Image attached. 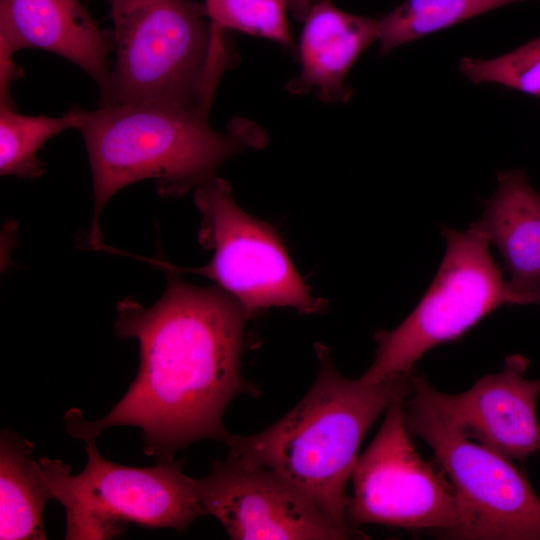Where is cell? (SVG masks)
Instances as JSON below:
<instances>
[{"label": "cell", "instance_id": "1", "mask_svg": "<svg viewBox=\"0 0 540 540\" xmlns=\"http://www.w3.org/2000/svg\"><path fill=\"white\" fill-rule=\"evenodd\" d=\"M167 272L161 298L145 308L133 297L116 305V334L138 340L140 365L129 389L100 420L78 409L64 420L70 435L95 441L106 428L142 430L144 451L158 462L202 439L225 441L224 410L240 393L254 394L241 375L248 319L238 302L217 285L198 287Z\"/></svg>", "mask_w": 540, "mask_h": 540}, {"label": "cell", "instance_id": "2", "mask_svg": "<svg viewBox=\"0 0 540 540\" xmlns=\"http://www.w3.org/2000/svg\"><path fill=\"white\" fill-rule=\"evenodd\" d=\"M318 376L282 419L250 436L231 434L228 457L268 468L310 497L337 526H349L346 487L360 444L373 422L393 402L413 391L411 375L365 384L343 377L328 348L316 344Z\"/></svg>", "mask_w": 540, "mask_h": 540}, {"label": "cell", "instance_id": "3", "mask_svg": "<svg viewBox=\"0 0 540 540\" xmlns=\"http://www.w3.org/2000/svg\"><path fill=\"white\" fill-rule=\"evenodd\" d=\"M92 172L94 211L88 244L103 250L100 216L106 203L129 184L154 179L165 197H179L215 176L227 159L266 142L255 124L235 118L225 131L207 118L170 107L145 104L78 108Z\"/></svg>", "mask_w": 540, "mask_h": 540}, {"label": "cell", "instance_id": "4", "mask_svg": "<svg viewBox=\"0 0 540 540\" xmlns=\"http://www.w3.org/2000/svg\"><path fill=\"white\" fill-rule=\"evenodd\" d=\"M115 61L102 105L145 104L208 116L211 23L195 0H109Z\"/></svg>", "mask_w": 540, "mask_h": 540}, {"label": "cell", "instance_id": "5", "mask_svg": "<svg viewBox=\"0 0 540 540\" xmlns=\"http://www.w3.org/2000/svg\"><path fill=\"white\" fill-rule=\"evenodd\" d=\"M86 453L78 475L60 460L38 461L52 498L66 509V539H107L130 522L184 531L204 514L195 479L183 472L182 461L149 468L119 465L103 458L94 441L86 442Z\"/></svg>", "mask_w": 540, "mask_h": 540}, {"label": "cell", "instance_id": "6", "mask_svg": "<svg viewBox=\"0 0 540 540\" xmlns=\"http://www.w3.org/2000/svg\"><path fill=\"white\" fill-rule=\"evenodd\" d=\"M440 230L446 241L441 264L409 316L375 334V358L359 378L365 384L413 374L426 352L460 338L497 308L514 305L486 236L473 223L465 231Z\"/></svg>", "mask_w": 540, "mask_h": 540}, {"label": "cell", "instance_id": "7", "mask_svg": "<svg viewBox=\"0 0 540 540\" xmlns=\"http://www.w3.org/2000/svg\"><path fill=\"white\" fill-rule=\"evenodd\" d=\"M194 190L201 214L198 240L212 251L211 260L197 268H180L158 259L148 262L209 278L238 302L248 319L273 307L293 308L302 314L324 309V301L312 297L294 267L276 228L243 211L228 182L214 176Z\"/></svg>", "mask_w": 540, "mask_h": 540}, {"label": "cell", "instance_id": "8", "mask_svg": "<svg viewBox=\"0 0 540 540\" xmlns=\"http://www.w3.org/2000/svg\"><path fill=\"white\" fill-rule=\"evenodd\" d=\"M404 411L409 435L432 449L455 490L460 526L446 538L540 540V499L503 454L471 442L413 385Z\"/></svg>", "mask_w": 540, "mask_h": 540}, {"label": "cell", "instance_id": "9", "mask_svg": "<svg viewBox=\"0 0 540 540\" xmlns=\"http://www.w3.org/2000/svg\"><path fill=\"white\" fill-rule=\"evenodd\" d=\"M351 480L347 521L358 529L380 524L407 530H442L445 538L462 522L455 490L413 446L403 400L393 402L377 435L358 457Z\"/></svg>", "mask_w": 540, "mask_h": 540}, {"label": "cell", "instance_id": "10", "mask_svg": "<svg viewBox=\"0 0 540 540\" xmlns=\"http://www.w3.org/2000/svg\"><path fill=\"white\" fill-rule=\"evenodd\" d=\"M204 514L215 517L232 539H366L333 523L305 493L274 471L227 457L195 479Z\"/></svg>", "mask_w": 540, "mask_h": 540}, {"label": "cell", "instance_id": "11", "mask_svg": "<svg viewBox=\"0 0 540 540\" xmlns=\"http://www.w3.org/2000/svg\"><path fill=\"white\" fill-rule=\"evenodd\" d=\"M528 366L524 356L509 355L500 372L483 376L460 394L442 393L422 375L413 374L412 380L439 414L465 437L523 465L540 450V379L524 377Z\"/></svg>", "mask_w": 540, "mask_h": 540}, {"label": "cell", "instance_id": "12", "mask_svg": "<svg viewBox=\"0 0 540 540\" xmlns=\"http://www.w3.org/2000/svg\"><path fill=\"white\" fill-rule=\"evenodd\" d=\"M112 41L79 0H0V52L26 47L55 53L106 86Z\"/></svg>", "mask_w": 540, "mask_h": 540}, {"label": "cell", "instance_id": "13", "mask_svg": "<svg viewBox=\"0 0 540 540\" xmlns=\"http://www.w3.org/2000/svg\"><path fill=\"white\" fill-rule=\"evenodd\" d=\"M299 43L300 73L287 84L294 94L315 92L325 102H346L345 79L359 56L379 36V20L347 13L318 0L304 19Z\"/></svg>", "mask_w": 540, "mask_h": 540}, {"label": "cell", "instance_id": "14", "mask_svg": "<svg viewBox=\"0 0 540 540\" xmlns=\"http://www.w3.org/2000/svg\"><path fill=\"white\" fill-rule=\"evenodd\" d=\"M498 249L518 295L540 283V193L520 170L500 173L497 188L473 223Z\"/></svg>", "mask_w": 540, "mask_h": 540}, {"label": "cell", "instance_id": "15", "mask_svg": "<svg viewBox=\"0 0 540 540\" xmlns=\"http://www.w3.org/2000/svg\"><path fill=\"white\" fill-rule=\"evenodd\" d=\"M35 446L14 431L0 438V539L43 540V511L52 498L38 462Z\"/></svg>", "mask_w": 540, "mask_h": 540}, {"label": "cell", "instance_id": "16", "mask_svg": "<svg viewBox=\"0 0 540 540\" xmlns=\"http://www.w3.org/2000/svg\"><path fill=\"white\" fill-rule=\"evenodd\" d=\"M203 4L212 30V78L220 80L231 62L223 38L226 29L263 37L295 51L286 17L289 0H210Z\"/></svg>", "mask_w": 540, "mask_h": 540}, {"label": "cell", "instance_id": "17", "mask_svg": "<svg viewBox=\"0 0 540 540\" xmlns=\"http://www.w3.org/2000/svg\"><path fill=\"white\" fill-rule=\"evenodd\" d=\"M529 0H405L379 20V54L498 7Z\"/></svg>", "mask_w": 540, "mask_h": 540}, {"label": "cell", "instance_id": "18", "mask_svg": "<svg viewBox=\"0 0 540 540\" xmlns=\"http://www.w3.org/2000/svg\"><path fill=\"white\" fill-rule=\"evenodd\" d=\"M0 102V174L34 178L44 172L37 152L51 137L78 128V108L61 117L27 116Z\"/></svg>", "mask_w": 540, "mask_h": 540}, {"label": "cell", "instance_id": "19", "mask_svg": "<svg viewBox=\"0 0 540 540\" xmlns=\"http://www.w3.org/2000/svg\"><path fill=\"white\" fill-rule=\"evenodd\" d=\"M459 69L475 84L496 83L540 97V37L496 58L465 57Z\"/></svg>", "mask_w": 540, "mask_h": 540}, {"label": "cell", "instance_id": "20", "mask_svg": "<svg viewBox=\"0 0 540 540\" xmlns=\"http://www.w3.org/2000/svg\"><path fill=\"white\" fill-rule=\"evenodd\" d=\"M318 0H289V9L298 20H303L306 18L311 7Z\"/></svg>", "mask_w": 540, "mask_h": 540}, {"label": "cell", "instance_id": "21", "mask_svg": "<svg viewBox=\"0 0 540 540\" xmlns=\"http://www.w3.org/2000/svg\"><path fill=\"white\" fill-rule=\"evenodd\" d=\"M536 304L540 306V283L518 295L517 305Z\"/></svg>", "mask_w": 540, "mask_h": 540}, {"label": "cell", "instance_id": "22", "mask_svg": "<svg viewBox=\"0 0 540 540\" xmlns=\"http://www.w3.org/2000/svg\"><path fill=\"white\" fill-rule=\"evenodd\" d=\"M208 1H210V0H203V3H206V2H208Z\"/></svg>", "mask_w": 540, "mask_h": 540}]
</instances>
